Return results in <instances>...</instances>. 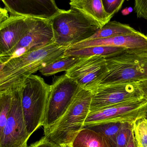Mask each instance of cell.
<instances>
[{
	"label": "cell",
	"mask_w": 147,
	"mask_h": 147,
	"mask_svg": "<svg viewBox=\"0 0 147 147\" xmlns=\"http://www.w3.org/2000/svg\"><path fill=\"white\" fill-rule=\"evenodd\" d=\"M108 72L106 59L101 56L81 57L65 75L80 88L94 93Z\"/></svg>",
	"instance_id": "9"
},
{
	"label": "cell",
	"mask_w": 147,
	"mask_h": 147,
	"mask_svg": "<svg viewBox=\"0 0 147 147\" xmlns=\"http://www.w3.org/2000/svg\"><path fill=\"white\" fill-rule=\"evenodd\" d=\"M71 147H112L109 140L102 133L84 128L74 139Z\"/></svg>",
	"instance_id": "16"
},
{
	"label": "cell",
	"mask_w": 147,
	"mask_h": 147,
	"mask_svg": "<svg viewBox=\"0 0 147 147\" xmlns=\"http://www.w3.org/2000/svg\"><path fill=\"white\" fill-rule=\"evenodd\" d=\"M100 46L122 47L129 50L147 51V36L137 31L131 34L84 40L67 48L79 49Z\"/></svg>",
	"instance_id": "14"
},
{
	"label": "cell",
	"mask_w": 147,
	"mask_h": 147,
	"mask_svg": "<svg viewBox=\"0 0 147 147\" xmlns=\"http://www.w3.org/2000/svg\"><path fill=\"white\" fill-rule=\"evenodd\" d=\"M62 147H71V146H62Z\"/></svg>",
	"instance_id": "31"
},
{
	"label": "cell",
	"mask_w": 147,
	"mask_h": 147,
	"mask_svg": "<svg viewBox=\"0 0 147 147\" xmlns=\"http://www.w3.org/2000/svg\"><path fill=\"white\" fill-rule=\"evenodd\" d=\"M80 88L76 82L65 74L55 78L50 85L43 126L44 131L63 115Z\"/></svg>",
	"instance_id": "7"
},
{
	"label": "cell",
	"mask_w": 147,
	"mask_h": 147,
	"mask_svg": "<svg viewBox=\"0 0 147 147\" xmlns=\"http://www.w3.org/2000/svg\"><path fill=\"white\" fill-rule=\"evenodd\" d=\"M14 90L0 91V133L4 129L9 115L14 97Z\"/></svg>",
	"instance_id": "20"
},
{
	"label": "cell",
	"mask_w": 147,
	"mask_h": 147,
	"mask_svg": "<svg viewBox=\"0 0 147 147\" xmlns=\"http://www.w3.org/2000/svg\"><path fill=\"white\" fill-rule=\"evenodd\" d=\"M81 57L64 56L47 65L39 71L45 76H50L61 71H66L76 64Z\"/></svg>",
	"instance_id": "19"
},
{
	"label": "cell",
	"mask_w": 147,
	"mask_h": 147,
	"mask_svg": "<svg viewBox=\"0 0 147 147\" xmlns=\"http://www.w3.org/2000/svg\"><path fill=\"white\" fill-rule=\"evenodd\" d=\"M7 9L6 8H1L0 9V23L3 22L9 17Z\"/></svg>",
	"instance_id": "27"
},
{
	"label": "cell",
	"mask_w": 147,
	"mask_h": 147,
	"mask_svg": "<svg viewBox=\"0 0 147 147\" xmlns=\"http://www.w3.org/2000/svg\"></svg>",
	"instance_id": "32"
},
{
	"label": "cell",
	"mask_w": 147,
	"mask_h": 147,
	"mask_svg": "<svg viewBox=\"0 0 147 147\" xmlns=\"http://www.w3.org/2000/svg\"><path fill=\"white\" fill-rule=\"evenodd\" d=\"M147 117V100L146 98L115 105L94 112H89L84 128L116 123H134Z\"/></svg>",
	"instance_id": "6"
},
{
	"label": "cell",
	"mask_w": 147,
	"mask_h": 147,
	"mask_svg": "<svg viewBox=\"0 0 147 147\" xmlns=\"http://www.w3.org/2000/svg\"><path fill=\"white\" fill-rule=\"evenodd\" d=\"M126 147H137L133 130L132 134H131V136H130L129 142L128 144L127 145Z\"/></svg>",
	"instance_id": "29"
},
{
	"label": "cell",
	"mask_w": 147,
	"mask_h": 147,
	"mask_svg": "<svg viewBox=\"0 0 147 147\" xmlns=\"http://www.w3.org/2000/svg\"><path fill=\"white\" fill-rule=\"evenodd\" d=\"M21 86L14 90L11 110L0 133V147H29L28 132L21 104Z\"/></svg>",
	"instance_id": "10"
},
{
	"label": "cell",
	"mask_w": 147,
	"mask_h": 147,
	"mask_svg": "<svg viewBox=\"0 0 147 147\" xmlns=\"http://www.w3.org/2000/svg\"><path fill=\"white\" fill-rule=\"evenodd\" d=\"M140 84L144 92V98L147 100V80L140 82Z\"/></svg>",
	"instance_id": "28"
},
{
	"label": "cell",
	"mask_w": 147,
	"mask_h": 147,
	"mask_svg": "<svg viewBox=\"0 0 147 147\" xmlns=\"http://www.w3.org/2000/svg\"><path fill=\"white\" fill-rule=\"evenodd\" d=\"M134 123H124L117 134L115 147H126L133 132Z\"/></svg>",
	"instance_id": "23"
},
{
	"label": "cell",
	"mask_w": 147,
	"mask_h": 147,
	"mask_svg": "<svg viewBox=\"0 0 147 147\" xmlns=\"http://www.w3.org/2000/svg\"><path fill=\"white\" fill-rule=\"evenodd\" d=\"M50 87L43 78L35 74L21 85L22 107L30 136L44 125Z\"/></svg>",
	"instance_id": "5"
},
{
	"label": "cell",
	"mask_w": 147,
	"mask_h": 147,
	"mask_svg": "<svg viewBox=\"0 0 147 147\" xmlns=\"http://www.w3.org/2000/svg\"><path fill=\"white\" fill-rule=\"evenodd\" d=\"M137 32L134 28L129 25L115 21H110L102 27L98 29L92 36L86 40L105 38L119 35L131 34Z\"/></svg>",
	"instance_id": "18"
},
{
	"label": "cell",
	"mask_w": 147,
	"mask_h": 147,
	"mask_svg": "<svg viewBox=\"0 0 147 147\" xmlns=\"http://www.w3.org/2000/svg\"><path fill=\"white\" fill-rule=\"evenodd\" d=\"M70 8L78 10L94 20L100 28L112 18L104 10L102 0H70Z\"/></svg>",
	"instance_id": "15"
},
{
	"label": "cell",
	"mask_w": 147,
	"mask_h": 147,
	"mask_svg": "<svg viewBox=\"0 0 147 147\" xmlns=\"http://www.w3.org/2000/svg\"><path fill=\"white\" fill-rule=\"evenodd\" d=\"M123 123H106L87 128L102 134L109 140L112 147H115L117 136Z\"/></svg>",
	"instance_id": "21"
},
{
	"label": "cell",
	"mask_w": 147,
	"mask_h": 147,
	"mask_svg": "<svg viewBox=\"0 0 147 147\" xmlns=\"http://www.w3.org/2000/svg\"><path fill=\"white\" fill-rule=\"evenodd\" d=\"M135 10L138 18L147 20V0H135Z\"/></svg>",
	"instance_id": "25"
},
{
	"label": "cell",
	"mask_w": 147,
	"mask_h": 147,
	"mask_svg": "<svg viewBox=\"0 0 147 147\" xmlns=\"http://www.w3.org/2000/svg\"><path fill=\"white\" fill-rule=\"evenodd\" d=\"M92 96L91 92L80 88L63 115L44 131L45 136L60 146H70L84 128Z\"/></svg>",
	"instance_id": "2"
},
{
	"label": "cell",
	"mask_w": 147,
	"mask_h": 147,
	"mask_svg": "<svg viewBox=\"0 0 147 147\" xmlns=\"http://www.w3.org/2000/svg\"><path fill=\"white\" fill-rule=\"evenodd\" d=\"M133 130L137 147H147V117L135 121Z\"/></svg>",
	"instance_id": "22"
},
{
	"label": "cell",
	"mask_w": 147,
	"mask_h": 147,
	"mask_svg": "<svg viewBox=\"0 0 147 147\" xmlns=\"http://www.w3.org/2000/svg\"><path fill=\"white\" fill-rule=\"evenodd\" d=\"M29 147H62L59 145L51 141L44 136L39 140L31 144Z\"/></svg>",
	"instance_id": "26"
},
{
	"label": "cell",
	"mask_w": 147,
	"mask_h": 147,
	"mask_svg": "<svg viewBox=\"0 0 147 147\" xmlns=\"http://www.w3.org/2000/svg\"><path fill=\"white\" fill-rule=\"evenodd\" d=\"M66 49L53 43L0 65V91L20 86L30 75L63 57Z\"/></svg>",
	"instance_id": "1"
},
{
	"label": "cell",
	"mask_w": 147,
	"mask_h": 147,
	"mask_svg": "<svg viewBox=\"0 0 147 147\" xmlns=\"http://www.w3.org/2000/svg\"><path fill=\"white\" fill-rule=\"evenodd\" d=\"M126 50L127 49L126 48L122 47L102 46L90 47L79 49L67 48L64 56L79 57L101 56L108 59L121 54Z\"/></svg>",
	"instance_id": "17"
},
{
	"label": "cell",
	"mask_w": 147,
	"mask_h": 147,
	"mask_svg": "<svg viewBox=\"0 0 147 147\" xmlns=\"http://www.w3.org/2000/svg\"><path fill=\"white\" fill-rule=\"evenodd\" d=\"M144 98L140 83H121L99 86L93 93L89 112Z\"/></svg>",
	"instance_id": "11"
},
{
	"label": "cell",
	"mask_w": 147,
	"mask_h": 147,
	"mask_svg": "<svg viewBox=\"0 0 147 147\" xmlns=\"http://www.w3.org/2000/svg\"><path fill=\"white\" fill-rule=\"evenodd\" d=\"M125 0H102L106 13L112 17L120 10Z\"/></svg>",
	"instance_id": "24"
},
{
	"label": "cell",
	"mask_w": 147,
	"mask_h": 147,
	"mask_svg": "<svg viewBox=\"0 0 147 147\" xmlns=\"http://www.w3.org/2000/svg\"><path fill=\"white\" fill-rule=\"evenodd\" d=\"M132 10H133V9H132V8H125L124 9H123V10L122 11V13L123 14V15H127L129 14V13L132 12Z\"/></svg>",
	"instance_id": "30"
},
{
	"label": "cell",
	"mask_w": 147,
	"mask_h": 147,
	"mask_svg": "<svg viewBox=\"0 0 147 147\" xmlns=\"http://www.w3.org/2000/svg\"><path fill=\"white\" fill-rule=\"evenodd\" d=\"M106 62L108 74L99 86L147 80V51L127 49Z\"/></svg>",
	"instance_id": "4"
},
{
	"label": "cell",
	"mask_w": 147,
	"mask_h": 147,
	"mask_svg": "<svg viewBox=\"0 0 147 147\" xmlns=\"http://www.w3.org/2000/svg\"><path fill=\"white\" fill-rule=\"evenodd\" d=\"M10 14L51 20L61 11L55 0H1Z\"/></svg>",
	"instance_id": "12"
},
{
	"label": "cell",
	"mask_w": 147,
	"mask_h": 147,
	"mask_svg": "<svg viewBox=\"0 0 147 147\" xmlns=\"http://www.w3.org/2000/svg\"><path fill=\"white\" fill-rule=\"evenodd\" d=\"M54 42L60 47H69L88 39L100 28L94 20L70 8L61 11L51 20Z\"/></svg>",
	"instance_id": "3"
},
{
	"label": "cell",
	"mask_w": 147,
	"mask_h": 147,
	"mask_svg": "<svg viewBox=\"0 0 147 147\" xmlns=\"http://www.w3.org/2000/svg\"><path fill=\"white\" fill-rule=\"evenodd\" d=\"M30 17L10 15L0 23V56L11 51L29 29Z\"/></svg>",
	"instance_id": "13"
},
{
	"label": "cell",
	"mask_w": 147,
	"mask_h": 147,
	"mask_svg": "<svg viewBox=\"0 0 147 147\" xmlns=\"http://www.w3.org/2000/svg\"><path fill=\"white\" fill-rule=\"evenodd\" d=\"M53 43L55 42L51 20L30 18L29 29L11 51L0 56V65Z\"/></svg>",
	"instance_id": "8"
}]
</instances>
